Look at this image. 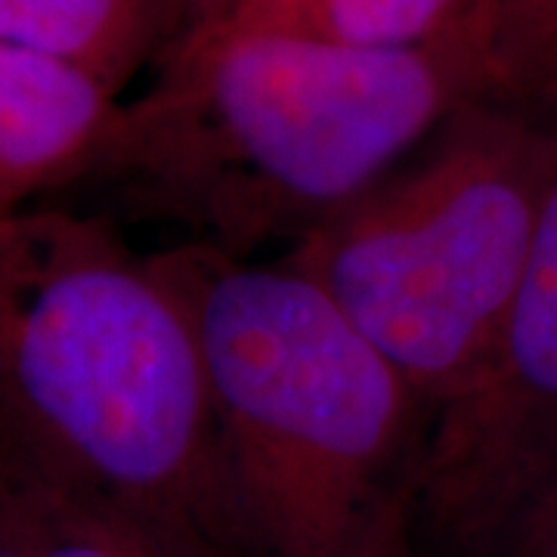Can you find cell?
Wrapping results in <instances>:
<instances>
[{
  "label": "cell",
  "mask_w": 557,
  "mask_h": 557,
  "mask_svg": "<svg viewBox=\"0 0 557 557\" xmlns=\"http://www.w3.org/2000/svg\"><path fill=\"white\" fill-rule=\"evenodd\" d=\"M121 106L78 65L0 40V218L87 189Z\"/></svg>",
  "instance_id": "6"
},
{
  "label": "cell",
  "mask_w": 557,
  "mask_h": 557,
  "mask_svg": "<svg viewBox=\"0 0 557 557\" xmlns=\"http://www.w3.org/2000/svg\"><path fill=\"white\" fill-rule=\"evenodd\" d=\"M0 557H28L16 533L10 530V523L3 520V515H0Z\"/></svg>",
  "instance_id": "13"
},
{
  "label": "cell",
  "mask_w": 557,
  "mask_h": 557,
  "mask_svg": "<svg viewBox=\"0 0 557 557\" xmlns=\"http://www.w3.org/2000/svg\"><path fill=\"white\" fill-rule=\"evenodd\" d=\"M196 329L258 557H357L412 490L431 412L317 282L278 258L152 251Z\"/></svg>",
  "instance_id": "3"
},
{
  "label": "cell",
  "mask_w": 557,
  "mask_h": 557,
  "mask_svg": "<svg viewBox=\"0 0 557 557\" xmlns=\"http://www.w3.org/2000/svg\"><path fill=\"white\" fill-rule=\"evenodd\" d=\"M555 143L557 119L471 102L282 255L409 381L431 424L502 335Z\"/></svg>",
  "instance_id": "4"
},
{
  "label": "cell",
  "mask_w": 557,
  "mask_h": 557,
  "mask_svg": "<svg viewBox=\"0 0 557 557\" xmlns=\"http://www.w3.org/2000/svg\"><path fill=\"white\" fill-rule=\"evenodd\" d=\"M357 557H391V555H387L384 548H375V545H372V548H366V552H362V555H357Z\"/></svg>",
  "instance_id": "14"
},
{
  "label": "cell",
  "mask_w": 557,
  "mask_h": 557,
  "mask_svg": "<svg viewBox=\"0 0 557 557\" xmlns=\"http://www.w3.org/2000/svg\"><path fill=\"white\" fill-rule=\"evenodd\" d=\"M557 458V143L536 226L493 354L443 409L409 490V557H493Z\"/></svg>",
  "instance_id": "5"
},
{
  "label": "cell",
  "mask_w": 557,
  "mask_h": 557,
  "mask_svg": "<svg viewBox=\"0 0 557 557\" xmlns=\"http://www.w3.org/2000/svg\"><path fill=\"white\" fill-rule=\"evenodd\" d=\"M239 0H164V22H161V44L156 60L183 40L196 38L218 25ZM152 60V62H156Z\"/></svg>",
  "instance_id": "12"
},
{
  "label": "cell",
  "mask_w": 557,
  "mask_h": 557,
  "mask_svg": "<svg viewBox=\"0 0 557 557\" xmlns=\"http://www.w3.org/2000/svg\"><path fill=\"white\" fill-rule=\"evenodd\" d=\"M164 0H0V40L72 62L115 94L152 65Z\"/></svg>",
  "instance_id": "7"
},
{
  "label": "cell",
  "mask_w": 557,
  "mask_h": 557,
  "mask_svg": "<svg viewBox=\"0 0 557 557\" xmlns=\"http://www.w3.org/2000/svg\"><path fill=\"white\" fill-rule=\"evenodd\" d=\"M0 515L28 557H171L115 511L3 458Z\"/></svg>",
  "instance_id": "9"
},
{
  "label": "cell",
  "mask_w": 557,
  "mask_h": 557,
  "mask_svg": "<svg viewBox=\"0 0 557 557\" xmlns=\"http://www.w3.org/2000/svg\"><path fill=\"white\" fill-rule=\"evenodd\" d=\"M486 13L490 0H239L211 28L278 32L357 50H406L446 38Z\"/></svg>",
  "instance_id": "8"
},
{
  "label": "cell",
  "mask_w": 557,
  "mask_h": 557,
  "mask_svg": "<svg viewBox=\"0 0 557 557\" xmlns=\"http://www.w3.org/2000/svg\"><path fill=\"white\" fill-rule=\"evenodd\" d=\"M0 458L171 557H258L189 313L100 211L0 218Z\"/></svg>",
  "instance_id": "2"
},
{
  "label": "cell",
  "mask_w": 557,
  "mask_h": 557,
  "mask_svg": "<svg viewBox=\"0 0 557 557\" xmlns=\"http://www.w3.org/2000/svg\"><path fill=\"white\" fill-rule=\"evenodd\" d=\"M493 557H557V458L511 518Z\"/></svg>",
  "instance_id": "11"
},
{
  "label": "cell",
  "mask_w": 557,
  "mask_h": 557,
  "mask_svg": "<svg viewBox=\"0 0 557 557\" xmlns=\"http://www.w3.org/2000/svg\"><path fill=\"white\" fill-rule=\"evenodd\" d=\"M152 72L87 189L239 260L292 248L458 109L496 100L490 13L406 50L208 28Z\"/></svg>",
  "instance_id": "1"
},
{
  "label": "cell",
  "mask_w": 557,
  "mask_h": 557,
  "mask_svg": "<svg viewBox=\"0 0 557 557\" xmlns=\"http://www.w3.org/2000/svg\"><path fill=\"white\" fill-rule=\"evenodd\" d=\"M496 100L557 119V0H490Z\"/></svg>",
  "instance_id": "10"
}]
</instances>
